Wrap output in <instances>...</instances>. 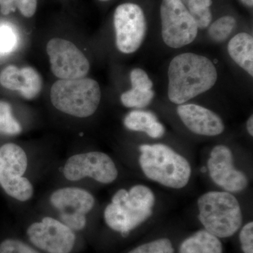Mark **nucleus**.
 Segmentation results:
<instances>
[{
	"mask_svg": "<svg viewBox=\"0 0 253 253\" xmlns=\"http://www.w3.org/2000/svg\"><path fill=\"white\" fill-rule=\"evenodd\" d=\"M28 156L24 150L14 143L0 147V186L13 199L26 202L33 197L34 188L25 177Z\"/></svg>",
	"mask_w": 253,
	"mask_h": 253,
	"instance_id": "nucleus-6",
	"label": "nucleus"
},
{
	"mask_svg": "<svg viewBox=\"0 0 253 253\" xmlns=\"http://www.w3.org/2000/svg\"><path fill=\"white\" fill-rule=\"evenodd\" d=\"M240 241L244 253H253V222L248 223L241 229Z\"/></svg>",
	"mask_w": 253,
	"mask_h": 253,
	"instance_id": "nucleus-28",
	"label": "nucleus"
},
{
	"mask_svg": "<svg viewBox=\"0 0 253 253\" xmlns=\"http://www.w3.org/2000/svg\"><path fill=\"white\" fill-rule=\"evenodd\" d=\"M50 67L59 80L85 78L89 68V60L72 42L55 38L46 44Z\"/></svg>",
	"mask_w": 253,
	"mask_h": 253,
	"instance_id": "nucleus-11",
	"label": "nucleus"
},
{
	"mask_svg": "<svg viewBox=\"0 0 253 253\" xmlns=\"http://www.w3.org/2000/svg\"><path fill=\"white\" fill-rule=\"evenodd\" d=\"M100 1H109V0H99Z\"/></svg>",
	"mask_w": 253,
	"mask_h": 253,
	"instance_id": "nucleus-32",
	"label": "nucleus"
},
{
	"mask_svg": "<svg viewBox=\"0 0 253 253\" xmlns=\"http://www.w3.org/2000/svg\"><path fill=\"white\" fill-rule=\"evenodd\" d=\"M234 156L227 146L213 148L208 161V169L212 180L229 193L241 192L249 184L247 176L234 167Z\"/></svg>",
	"mask_w": 253,
	"mask_h": 253,
	"instance_id": "nucleus-13",
	"label": "nucleus"
},
{
	"mask_svg": "<svg viewBox=\"0 0 253 253\" xmlns=\"http://www.w3.org/2000/svg\"><path fill=\"white\" fill-rule=\"evenodd\" d=\"M247 129L248 131L251 136H253V116H251V117L249 118V119L248 120L247 122Z\"/></svg>",
	"mask_w": 253,
	"mask_h": 253,
	"instance_id": "nucleus-29",
	"label": "nucleus"
},
{
	"mask_svg": "<svg viewBox=\"0 0 253 253\" xmlns=\"http://www.w3.org/2000/svg\"><path fill=\"white\" fill-rule=\"evenodd\" d=\"M21 131L22 127L13 116L11 106L6 101H0V133L14 136Z\"/></svg>",
	"mask_w": 253,
	"mask_h": 253,
	"instance_id": "nucleus-23",
	"label": "nucleus"
},
{
	"mask_svg": "<svg viewBox=\"0 0 253 253\" xmlns=\"http://www.w3.org/2000/svg\"><path fill=\"white\" fill-rule=\"evenodd\" d=\"M227 49L229 56L233 61L253 77V36L246 33H241L236 35L229 41Z\"/></svg>",
	"mask_w": 253,
	"mask_h": 253,
	"instance_id": "nucleus-16",
	"label": "nucleus"
},
{
	"mask_svg": "<svg viewBox=\"0 0 253 253\" xmlns=\"http://www.w3.org/2000/svg\"><path fill=\"white\" fill-rule=\"evenodd\" d=\"M128 253H174V248L170 240L163 238L141 245Z\"/></svg>",
	"mask_w": 253,
	"mask_h": 253,
	"instance_id": "nucleus-26",
	"label": "nucleus"
},
{
	"mask_svg": "<svg viewBox=\"0 0 253 253\" xmlns=\"http://www.w3.org/2000/svg\"><path fill=\"white\" fill-rule=\"evenodd\" d=\"M124 125L129 130L143 131L154 139L162 137L166 132L165 126L158 122L156 115L150 111H131L125 118Z\"/></svg>",
	"mask_w": 253,
	"mask_h": 253,
	"instance_id": "nucleus-17",
	"label": "nucleus"
},
{
	"mask_svg": "<svg viewBox=\"0 0 253 253\" xmlns=\"http://www.w3.org/2000/svg\"><path fill=\"white\" fill-rule=\"evenodd\" d=\"M139 151V164L149 179L172 189L187 185L191 168L184 156L162 144L141 145Z\"/></svg>",
	"mask_w": 253,
	"mask_h": 253,
	"instance_id": "nucleus-3",
	"label": "nucleus"
},
{
	"mask_svg": "<svg viewBox=\"0 0 253 253\" xmlns=\"http://www.w3.org/2000/svg\"><path fill=\"white\" fill-rule=\"evenodd\" d=\"M65 178L71 181L89 177L101 184H111L116 180L118 171L111 158L99 151L78 154L71 156L65 163Z\"/></svg>",
	"mask_w": 253,
	"mask_h": 253,
	"instance_id": "nucleus-8",
	"label": "nucleus"
},
{
	"mask_svg": "<svg viewBox=\"0 0 253 253\" xmlns=\"http://www.w3.org/2000/svg\"><path fill=\"white\" fill-rule=\"evenodd\" d=\"M161 18L163 40L169 47H183L197 37L199 28L181 0H163Z\"/></svg>",
	"mask_w": 253,
	"mask_h": 253,
	"instance_id": "nucleus-7",
	"label": "nucleus"
},
{
	"mask_svg": "<svg viewBox=\"0 0 253 253\" xmlns=\"http://www.w3.org/2000/svg\"><path fill=\"white\" fill-rule=\"evenodd\" d=\"M23 76V86L19 93L24 99L31 100L40 94L42 87V80L40 73L33 67L21 68Z\"/></svg>",
	"mask_w": 253,
	"mask_h": 253,
	"instance_id": "nucleus-19",
	"label": "nucleus"
},
{
	"mask_svg": "<svg viewBox=\"0 0 253 253\" xmlns=\"http://www.w3.org/2000/svg\"><path fill=\"white\" fill-rule=\"evenodd\" d=\"M18 36L8 25L0 26V55L9 54L17 47Z\"/></svg>",
	"mask_w": 253,
	"mask_h": 253,
	"instance_id": "nucleus-25",
	"label": "nucleus"
},
{
	"mask_svg": "<svg viewBox=\"0 0 253 253\" xmlns=\"http://www.w3.org/2000/svg\"><path fill=\"white\" fill-rule=\"evenodd\" d=\"M180 253H222V245L217 236L201 230L183 241Z\"/></svg>",
	"mask_w": 253,
	"mask_h": 253,
	"instance_id": "nucleus-18",
	"label": "nucleus"
},
{
	"mask_svg": "<svg viewBox=\"0 0 253 253\" xmlns=\"http://www.w3.org/2000/svg\"><path fill=\"white\" fill-rule=\"evenodd\" d=\"M198 206L201 224L206 231L217 238L230 237L242 225L241 206L231 193H206L200 196Z\"/></svg>",
	"mask_w": 253,
	"mask_h": 253,
	"instance_id": "nucleus-5",
	"label": "nucleus"
},
{
	"mask_svg": "<svg viewBox=\"0 0 253 253\" xmlns=\"http://www.w3.org/2000/svg\"><path fill=\"white\" fill-rule=\"evenodd\" d=\"M101 99L99 83L91 78L58 80L51 86L50 99L59 111L76 118L92 116Z\"/></svg>",
	"mask_w": 253,
	"mask_h": 253,
	"instance_id": "nucleus-4",
	"label": "nucleus"
},
{
	"mask_svg": "<svg viewBox=\"0 0 253 253\" xmlns=\"http://www.w3.org/2000/svg\"><path fill=\"white\" fill-rule=\"evenodd\" d=\"M176 111L184 126L195 134L214 136L224 130V125L220 117L203 106L183 104L178 106Z\"/></svg>",
	"mask_w": 253,
	"mask_h": 253,
	"instance_id": "nucleus-14",
	"label": "nucleus"
},
{
	"mask_svg": "<svg viewBox=\"0 0 253 253\" xmlns=\"http://www.w3.org/2000/svg\"><path fill=\"white\" fill-rule=\"evenodd\" d=\"M241 1H242L243 4L246 5V6L253 7V0H241Z\"/></svg>",
	"mask_w": 253,
	"mask_h": 253,
	"instance_id": "nucleus-30",
	"label": "nucleus"
},
{
	"mask_svg": "<svg viewBox=\"0 0 253 253\" xmlns=\"http://www.w3.org/2000/svg\"><path fill=\"white\" fill-rule=\"evenodd\" d=\"M27 236L32 244L46 253H71L76 242L74 231L50 217L31 224Z\"/></svg>",
	"mask_w": 253,
	"mask_h": 253,
	"instance_id": "nucleus-12",
	"label": "nucleus"
},
{
	"mask_svg": "<svg viewBox=\"0 0 253 253\" xmlns=\"http://www.w3.org/2000/svg\"><path fill=\"white\" fill-rule=\"evenodd\" d=\"M113 24L116 46L123 54H132L140 47L146 32L142 9L134 3L119 5L115 11Z\"/></svg>",
	"mask_w": 253,
	"mask_h": 253,
	"instance_id": "nucleus-10",
	"label": "nucleus"
},
{
	"mask_svg": "<svg viewBox=\"0 0 253 253\" xmlns=\"http://www.w3.org/2000/svg\"><path fill=\"white\" fill-rule=\"evenodd\" d=\"M217 80V69L208 58L194 53L177 55L168 68V97L174 104H184L211 89Z\"/></svg>",
	"mask_w": 253,
	"mask_h": 253,
	"instance_id": "nucleus-1",
	"label": "nucleus"
},
{
	"mask_svg": "<svg viewBox=\"0 0 253 253\" xmlns=\"http://www.w3.org/2000/svg\"><path fill=\"white\" fill-rule=\"evenodd\" d=\"M38 0H0V12L9 15L16 9L26 18H31L36 14Z\"/></svg>",
	"mask_w": 253,
	"mask_h": 253,
	"instance_id": "nucleus-22",
	"label": "nucleus"
},
{
	"mask_svg": "<svg viewBox=\"0 0 253 253\" xmlns=\"http://www.w3.org/2000/svg\"><path fill=\"white\" fill-rule=\"evenodd\" d=\"M0 84L9 90L19 92L23 86L21 68L14 65L6 66L0 73Z\"/></svg>",
	"mask_w": 253,
	"mask_h": 253,
	"instance_id": "nucleus-24",
	"label": "nucleus"
},
{
	"mask_svg": "<svg viewBox=\"0 0 253 253\" xmlns=\"http://www.w3.org/2000/svg\"><path fill=\"white\" fill-rule=\"evenodd\" d=\"M155 201L154 193L146 186L118 190L105 209V221L112 230L128 234L152 215Z\"/></svg>",
	"mask_w": 253,
	"mask_h": 253,
	"instance_id": "nucleus-2",
	"label": "nucleus"
},
{
	"mask_svg": "<svg viewBox=\"0 0 253 253\" xmlns=\"http://www.w3.org/2000/svg\"><path fill=\"white\" fill-rule=\"evenodd\" d=\"M236 26V21L233 16H222L210 26L208 35L213 41L221 42L230 36Z\"/></svg>",
	"mask_w": 253,
	"mask_h": 253,
	"instance_id": "nucleus-21",
	"label": "nucleus"
},
{
	"mask_svg": "<svg viewBox=\"0 0 253 253\" xmlns=\"http://www.w3.org/2000/svg\"><path fill=\"white\" fill-rule=\"evenodd\" d=\"M201 172H206V171H207V169H206V167H203L202 168H201Z\"/></svg>",
	"mask_w": 253,
	"mask_h": 253,
	"instance_id": "nucleus-31",
	"label": "nucleus"
},
{
	"mask_svg": "<svg viewBox=\"0 0 253 253\" xmlns=\"http://www.w3.org/2000/svg\"><path fill=\"white\" fill-rule=\"evenodd\" d=\"M212 3V0L188 1V10L200 29L208 28L212 21V15L211 9Z\"/></svg>",
	"mask_w": 253,
	"mask_h": 253,
	"instance_id": "nucleus-20",
	"label": "nucleus"
},
{
	"mask_svg": "<svg viewBox=\"0 0 253 253\" xmlns=\"http://www.w3.org/2000/svg\"><path fill=\"white\" fill-rule=\"evenodd\" d=\"M0 253H40L29 245L18 239H8L0 244Z\"/></svg>",
	"mask_w": 253,
	"mask_h": 253,
	"instance_id": "nucleus-27",
	"label": "nucleus"
},
{
	"mask_svg": "<svg viewBox=\"0 0 253 253\" xmlns=\"http://www.w3.org/2000/svg\"><path fill=\"white\" fill-rule=\"evenodd\" d=\"M130 81L131 89L121 95V103L126 108L146 107L154 97L152 81L141 68H134L131 71Z\"/></svg>",
	"mask_w": 253,
	"mask_h": 253,
	"instance_id": "nucleus-15",
	"label": "nucleus"
},
{
	"mask_svg": "<svg viewBox=\"0 0 253 253\" xmlns=\"http://www.w3.org/2000/svg\"><path fill=\"white\" fill-rule=\"evenodd\" d=\"M50 203L59 212L61 222L73 231L83 230L86 225V214L94 208V196L86 190L64 187L56 190Z\"/></svg>",
	"mask_w": 253,
	"mask_h": 253,
	"instance_id": "nucleus-9",
	"label": "nucleus"
}]
</instances>
